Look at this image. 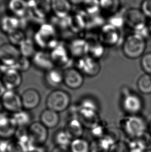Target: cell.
Listing matches in <instances>:
<instances>
[{"mask_svg":"<svg viewBox=\"0 0 151 152\" xmlns=\"http://www.w3.org/2000/svg\"><path fill=\"white\" fill-rule=\"evenodd\" d=\"M4 111V109H3V106H2V103L0 100V114H2V113H3V111Z\"/></svg>","mask_w":151,"mask_h":152,"instance_id":"obj_45","label":"cell"},{"mask_svg":"<svg viewBox=\"0 0 151 152\" xmlns=\"http://www.w3.org/2000/svg\"><path fill=\"white\" fill-rule=\"evenodd\" d=\"M141 66L146 74L151 75V53H149L144 55L141 59Z\"/></svg>","mask_w":151,"mask_h":152,"instance_id":"obj_40","label":"cell"},{"mask_svg":"<svg viewBox=\"0 0 151 152\" xmlns=\"http://www.w3.org/2000/svg\"><path fill=\"white\" fill-rule=\"evenodd\" d=\"M9 43L19 48L27 39L25 33L20 29L7 35Z\"/></svg>","mask_w":151,"mask_h":152,"instance_id":"obj_34","label":"cell"},{"mask_svg":"<svg viewBox=\"0 0 151 152\" xmlns=\"http://www.w3.org/2000/svg\"><path fill=\"white\" fill-rule=\"evenodd\" d=\"M32 64L31 59L21 56L15 66L14 68L21 73L27 72L31 68Z\"/></svg>","mask_w":151,"mask_h":152,"instance_id":"obj_39","label":"cell"},{"mask_svg":"<svg viewBox=\"0 0 151 152\" xmlns=\"http://www.w3.org/2000/svg\"><path fill=\"white\" fill-rule=\"evenodd\" d=\"M51 59L55 67L60 68L68 66L70 60L71 55L68 47L59 44L50 52Z\"/></svg>","mask_w":151,"mask_h":152,"instance_id":"obj_10","label":"cell"},{"mask_svg":"<svg viewBox=\"0 0 151 152\" xmlns=\"http://www.w3.org/2000/svg\"><path fill=\"white\" fill-rule=\"evenodd\" d=\"M76 69L83 75L94 77L100 72V66L97 60L87 55L77 60Z\"/></svg>","mask_w":151,"mask_h":152,"instance_id":"obj_8","label":"cell"},{"mask_svg":"<svg viewBox=\"0 0 151 152\" xmlns=\"http://www.w3.org/2000/svg\"><path fill=\"white\" fill-rule=\"evenodd\" d=\"M108 152H129L128 144L119 141L111 146Z\"/></svg>","mask_w":151,"mask_h":152,"instance_id":"obj_41","label":"cell"},{"mask_svg":"<svg viewBox=\"0 0 151 152\" xmlns=\"http://www.w3.org/2000/svg\"><path fill=\"white\" fill-rule=\"evenodd\" d=\"M120 38L118 29L109 23L103 26L99 33V41L104 46H113L118 43Z\"/></svg>","mask_w":151,"mask_h":152,"instance_id":"obj_12","label":"cell"},{"mask_svg":"<svg viewBox=\"0 0 151 152\" xmlns=\"http://www.w3.org/2000/svg\"><path fill=\"white\" fill-rule=\"evenodd\" d=\"M145 152H151V150H147V151H145Z\"/></svg>","mask_w":151,"mask_h":152,"instance_id":"obj_48","label":"cell"},{"mask_svg":"<svg viewBox=\"0 0 151 152\" xmlns=\"http://www.w3.org/2000/svg\"><path fill=\"white\" fill-rule=\"evenodd\" d=\"M141 10L145 16L151 18V0L145 1L142 3Z\"/></svg>","mask_w":151,"mask_h":152,"instance_id":"obj_42","label":"cell"},{"mask_svg":"<svg viewBox=\"0 0 151 152\" xmlns=\"http://www.w3.org/2000/svg\"><path fill=\"white\" fill-rule=\"evenodd\" d=\"M0 100L4 111L12 115L23 110L21 96L16 91L7 90Z\"/></svg>","mask_w":151,"mask_h":152,"instance_id":"obj_6","label":"cell"},{"mask_svg":"<svg viewBox=\"0 0 151 152\" xmlns=\"http://www.w3.org/2000/svg\"><path fill=\"white\" fill-rule=\"evenodd\" d=\"M70 102L71 98L68 92L63 89H55L47 96L45 103L47 109L60 113L66 110Z\"/></svg>","mask_w":151,"mask_h":152,"instance_id":"obj_1","label":"cell"},{"mask_svg":"<svg viewBox=\"0 0 151 152\" xmlns=\"http://www.w3.org/2000/svg\"><path fill=\"white\" fill-rule=\"evenodd\" d=\"M73 139L66 130H61L55 132L54 141L55 144L62 148L70 147Z\"/></svg>","mask_w":151,"mask_h":152,"instance_id":"obj_29","label":"cell"},{"mask_svg":"<svg viewBox=\"0 0 151 152\" xmlns=\"http://www.w3.org/2000/svg\"><path fill=\"white\" fill-rule=\"evenodd\" d=\"M125 23L135 31L146 26V16L142 11L137 8H131L124 12Z\"/></svg>","mask_w":151,"mask_h":152,"instance_id":"obj_9","label":"cell"},{"mask_svg":"<svg viewBox=\"0 0 151 152\" xmlns=\"http://www.w3.org/2000/svg\"><path fill=\"white\" fill-rule=\"evenodd\" d=\"M128 148L129 152H145L147 147L143 141L137 138L129 143Z\"/></svg>","mask_w":151,"mask_h":152,"instance_id":"obj_37","label":"cell"},{"mask_svg":"<svg viewBox=\"0 0 151 152\" xmlns=\"http://www.w3.org/2000/svg\"><path fill=\"white\" fill-rule=\"evenodd\" d=\"M108 23L118 30L122 28L125 23L124 12L123 15L120 14H114L109 19Z\"/></svg>","mask_w":151,"mask_h":152,"instance_id":"obj_38","label":"cell"},{"mask_svg":"<svg viewBox=\"0 0 151 152\" xmlns=\"http://www.w3.org/2000/svg\"><path fill=\"white\" fill-rule=\"evenodd\" d=\"M66 131L68 132L73 140L81 138L83 134V124L79 119H72L68 121L66 126Z\"/></svg>","mask_w":151,"mask_h":152,"instance_id":"obj_26","label":"cell"},{"mask_svg":"<svg viewBox=\"0 0 151 152\" xmlns=\"http://www.w3.org/2000/svg\"><path fill=\"white\" fill-rule=\"evenodd\" d=\"M17 129L12 116H8L4 113L0 114V138L1 139L7 140L12 137L16 132Z\"/></svg>","mask_w":151,"mask_h":152,"instance_id":"obj_16","label":"cell"},{"mask_svg":"<svg viewBox=\"0 0 151 152\" xmlns=\"http://www.w3.org/2000/svg\"><path fill=\"white\" fill-rule=\"evenodd\" d=\"M149 130L150 132L151 133V121L150 124H149Z\"/></svg>","mask_w":151,"mask_h":152,"instance_id":"obj_47","label":"cell"},{"mask_svg":"<svg viewBox=\"0 0 151 152\" xmlns=\"http://www.w3.org/2000/svg\"><path fill=\"white\" fill-rule=\"evenodd\" d=\"M33 41L36 45L39 46L42 50L46 48L52 50L59 44L57 39L55 28L51 25H43L34 35Z\"/></svg>","mask_w":151,"mask_h":152,"instance_id":"obj_2","label":"cell"},{"mask_svg":"<svg viewBox=\"0 0 151 152\" xmlns=\"http://www.w3.org/2000/svg\"><path fill=\"white\" fill-rule=\"evenodd\" d=\"M7 152H24V150L20 145L10 144Z\"/></svg>","mask_w":151,"mask_h":152,"instance_id":"obj_43","label":"cell"},{"mask_svg":"<svg viewBox=\"0 0 151 152\" xmlns=\"http://www.w3.org/2000/svg\"><path fill=\"white\" fill-rule=\"evenodd\" d=\"M39 121L47 129H53L57 127L60 122L59 113L46 108L40 114Z\"/></svg>","mask_w":151,"mask_h":152,"instance_id":"obj_20","label":"cell"},{"mask_svg":"<svg viewBox=\"0 0 151 152\" xmlns=\"http://www.w3.org/2000/svg\"><path fill=\"white\" fill-rule=\"evenodd\" d=\"M145 48V39L134 33L125 39L123 45V51L127 57L134 59L143 55Z\"/></svg>","mask_w":151,"mask_h":152,"instance_id":"obj_3","label":"cell"},{"mask_svg":"<svg viewBox=\"0 0 151 152\" xmlns=\"http://www.w3.org/2000/svg\"><path fill=\"white\" fill-rule=\"evenodd\" d=\"M104 20L98 14L93 15H86V29L93 30L104 26Z\"/></svg>","mask_w":151,"mask_h":152,"instance_id":"obj_35","label":"cell"},{"mask_svg":"<svg viewBox=\"0 0 151 152\" xmlns=\"http://www.w3.org/2000/svg\"><path fill=\"white\" fill-rule=\"evenodd\" d=\"M44 82L49 88H55L63 83V71L54 67L45 72Z\"/></svg>","mask_w":151,"mask_h":152,"instance_id":"obj_21","label":"cell"},{"mask_svg":"<svg viewBox=\"0 0 151 152\" xmlns=\"http://www.w3.org/2000/svg\"><path fill=\"white\" fill-rule=\"evenodd\" d=\"M51 12L56 18L63 19L70 15L72 4L65 0H55L51 1Z\"/></svg>","mask_w":151,"mask_h":152,"instance_id":"obj_19","label":"cell"},{"mask_svg":"<svg viewBox=\"0 0 151 152\" xmlns=\"http://www.w3.org/2000/svg\"><path fill=\"white\" fill-rule=\"evenodd\" d=\"M70 152H90V144L81 138L72 140L70 146Z\"/></svg>","mask_w":151,"mask_h":152,"instance_id":"obj_31","label":"cell"},{"mask_svg":"<svg viewBox=\"0 0 151 152\" xmlns=\"http://www.w3.org/2000/svg\"><path fill=\"white\" fill-rule=\"evenodd\" d=\"M27 134L33 144L41 146L47 142L49 132L48 129L40 121H33L27 128Z\"/></svg>","mask_w":151,"mask_h":152,"instance_id":"obj_7","label":"cell"},{"mask_svg":"<svg viewBox=\"0 0 151 152\" xmlns=\"http://www.w3.org/2000/svg\"><path fill=\"white\" fill-rule=\"evenodd\" d=\"M149 27V29L150 31V32H151V21H150V23H149V26H148Z\"/></svg>","mask_w":151,"mask_h":152,"instance_id":"obj_46","label":"cell"},{"mask_svg":"<svg viewBox=\"0 0 151 152\" xmlns=\"http://www.w3.org/2000/svg\"><path fill=\"white\" fill-rule=\"evenodd\" d=\"M100 10L108 12L116 13L120 6L118 1H99Z\"/></svg>","mask_w":151,"mask_h":152,"instance_id":"obj_36","label":"cell"},{"mask_svg":"<svg viewBox=\"0 0 151 152\" xmlns=\"http://www.w3.org/2000/svg\"><path fill=\"white\" fill-rule=\"evenodd\" d=\"M23 110L32 111L37 108L41 102V95L37 89L30 88L25 90L21 95Z\"/></svg>","mask_w":151,"mask_h":152,"instance_id":"obj_14","label":"cell"},{"mask_svg":"<svg viewBox=\"0 0 151 152\" xmlns=\"http://www.w3.org/2000/svg\"><path fill=\"white\" fill-rule=\"evenodd\" d=\"M89 53L88 55L96 59L102 57L105 53L104 45L99 40L89 41Z\"/></svg>","mask_w":151,"mask_h":152,"instance_id":"obj_27","label":"cell"},{"mask_svg":"<svg viewBox=\"0 0 151 152\" xmlns=\"http://www.w3.org/2000/svg\"><path fill=\"white\" fill-rule=\"evenodd\" d=\"M21 55L25 57L31 59L35 55L37 50H36V44L33 39L27 38L20 46L19 47Z\"/></svg>","mask_w":151,"mask_h":152,"instance_id":"obj_30","label":"cell"},{"mask_svg":"<svg viewBox=\"0 0 151 152\" xmlns=\"http://www.w3.org/2000/svg\"><path fill=\"white\" fill-rule=\"evenodd\" d=\"M31 61L34 67L45 72L55 67L50 53L46 50H39L36 51L31 58Z\"/></svg>","mask_w":151,"mask_h":152,"instance_id":"obj_15","label":"cell"},{"mask_svg":"<svg viewBox=\"0 0 151 152\" xmlns=\"http://www.w3.org/2000/svg\"><path fill=\"white\" fill-rule=\"evenodd\" d=\"M84 82L83 74L76 68H66L63 71V83L72 89L79 88Z\"/></svg>","mask_w":151,"mask_h":152,"instance_id":"obj_13","label":"cell"},{"mask_svg":"<svg viewBox=\"0 0 151 152\" xmlns=\"http://www.w3.org/2000/svg\"><path fill=\"white\" fill-rule=\"evenodd\" d=\"M138 88L143 94H151V75L144 74L139 78L137 83Z\"/></svg>","mask_w":151,"mask_h":152,"instance_id":"obj_33","label":"cell"},{"mask_svg":"<svg viewBox=\"0 0 151 152\" xmlns=\"http://www.w3.org/2000/svg\"><path fill=\"white\" fill-rule=\"evenodd\" d=\"M6 91L7 90L4 86L3 83L2 82L1 79L0 78V99H1L2 96L4 95V93L6 92Z\"/></svg>","mask_w":151,"mask_h":152,"instance_id":"obj_44","label":"cell"},{"mask_svg":"<svg viewBox=\"0 0 151 152\" xmlns=\"http://www.w3.org/2000/svg\"><path fill=\"white\" fill-rule=\"evenodd\" d=\"M19 48L9 43L0 46V64L6 68H14L21 57Z\"/></svg>","mask_w":151,"mask_h":152,"instance_id":"obj_4","label":"cell"},{"mask_svg":"<svg viewBox=\"0 0 151 152\" xmlns=\"http://www.w3.org/2000/svg\"><path fill=\"white\" fill-rule=\"evenodd\" d=\"M70 29L74 33H79L86 29V14L81 10L70 15Z\"/></svg>","mask_w":151,"mask_h":152,"instance_id":"obj_22","label":"cell"},{"mask_svg":"<svg viewBox=\"0 0 151 152\" xmlns=\"http://www.w3.org/2000/svg\"><path fill=\"white\" fill-rule=\"evenodd\" d=\"M12 116L17 128L23 129L26 127L28 128L33 122L32 121L33 117L30 111L23 110L18 113L12 114Z\"/></svg>","mask_w":151,"mask_h":152,"instance_id":"obj_24","label":"cell"},{"mask_svg":"<svg viewBox=\"0 0 151 152\" xmlns=\"http://www.w3.org/2000/svg\"><path fill=\"white\" fill-rule=\"evenodd\" d=\"M83 10H82L87 15L97 14L100 10L99 1H85L82 2Z\"/></svg>","mask_w":151,"mask_h":152,"instance_id":"obj_32","label":"cell"},{"mask_svg":"<svg viewBox=\"0 0 151 152\" xmlns=\"http://www.w3.org/2000/svg\"><path fill=\"white\" fill-rule=\"evenodd\" d=\"M124 129L127 134L134 139L141 137L145 134L147 124L140 116L131 115L125 121Z\"/></svg>","mask_w":151,"mask_h":152,"instance_id":"obj_5","label":"cell"},{"mask_svg":"<svg viewBox=\"0 0 151 152\" xmlns=\"http://www.w3.org/2000/svg\"><path fill=\"white\" fill-rule=\"evenodd\" d=\"M8 7L12 15L18 18L24 16L29 8L28 2L22 1H10L8 3Z\"/></svg>","mask_w":151,"mask_h":152,"instance_id":"obj_25","label":"cell"},{"mask_svg":"<svg viewBox=\"0 0 151 152\" xmlns=\"http://www.w3.org/2000/svg\"><path fill=\"white\" fill-rule=\"evenodd\" d=\"M68 48L71 56L78 59L88 55L89 42L86 39L77 38L72 40Z\"/></svg>","mask_w":151,"mask_h":152,"instance_id":"obj_18","label":"cell"},{"mask_svg":"<svg viewBox=\"0 0 151 152\" xmlns=\"http://www.w3.org/2000/svg\"><path fill=\"white\" fill-rule=\"evenodd\" d=\"M113 145L108 139L102 137L90 144V152H108Z\"/></svg>","mask_w":151,"mask_h":152,"instance_id":"obj_28","label":"cell"},{"mask_svg":"<svg viewBox=\"0 0 151 152\" xmlns=\"http://www.w3.org/2000/svg\"><path fill=\"white\" fill-rule=\"evenodd\" d=\"M1 79L6 90L16 91L23 83L21 73L14 68H8L4 72Z\"/></svg>","mask_w":151,"mask_h":152,"instance_id":"obj_11","label":"cell"},{"mask_svg":"<svg viewBox=\"0 0 151 152\" xmlns=\"http://www.w3.org/2000/svg\"><path fill=\"white\" fill-rule=\"evenodd\" d=\"M20 25L18 18L12 15L3 17L0 20L1 30L7 35L20 29Z\"/></svg>","mask_w":151,"mask_h":152,"instance_id":"obj_23","label":"cell"},{"mask_svg":"<svg viewBox=\"0 0 151 152\" xmlns=\"http://www.w3.org/2000/svg\"><path fill=\"white\" fill-rule=\"evenodd\" d=\"M123 109L131 115H136L142 109V102L140 98L133 94H127L122 101Z\"/></svg>","mask_w":151,"mask_h":152,"instance_id":"obj_17","label":"cell"}]
</instances>
